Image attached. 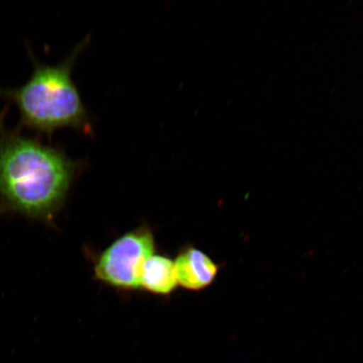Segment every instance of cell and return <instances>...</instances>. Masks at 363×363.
<instances>
[{
    "instance_id": "cell-1",
    "label": "cell",
    "mask_w": 363,
    "mask_h": 363,
    "mask_svg": "<svg viewBox=\"0 0 363 363\" xmlns=\"http://www.w3.org/2000/svg\"><path fill=\"white\" fill-rule=\"evenodd\" d=\"M0 112V210L52 223L65 203L79 163L60 147L11 129Z\"/></svg>"
},
{
    "instance_id": "cell-2",
    "label": "cell",
    "mask_w": 363,
    "mask_h": 363,
    "mask_svg": "<svg viewBox=\"0 0 363 363\" xmlns=\"http://www.w3.org/2000/svg\"><path fill=\"white\" fill-rule=\"evenodd\" d=\"M89 42V38L82 40L57 65L40 62L28 47L33 65L30 78L17 89L0 88V97L15 104L19 111L17 128L49 138L66 127L92 134L88 112L72 79V67Z\"/></svg>"
},
{
    "instance_id": "cell-3",
    "label": "cell",
    "mask_w": 363,
    "mask_h": 363,
    "mask_svg": "<svg viewBox=\"0 0 363 363\" xmlns=\"http://www.w3.org/2000/svg\"><path fill=\"white\" fill-rule=\"evenodd\" d=\"M155 252L151 227L140 225L113 240L99 254L94 262V279L121 291L140 289L143 267Z\"/></svg>"
},
{
    "instance_id": "cell-5",
    "label": "cell",
    "mask_w": 363,
    "mask_h": 363,
    "mask_svg": "<svg viewBox=\"0 0 363 363\" xmlns=\"http://www.w3.org/2000/svg\"><path fill=\"white\" fill-rule=\"evenodd\" d=\"M178 285L174 261L170 257L155 253L145 262L140 289L158 296H169Z\"/></svg>"
},
{
    "instance_id": "cell-4",
    "label": "cell",
    "mask_w": 363,
    "mask_h": 363,
    "mask_svg": "<svg viewBox=\"0 0 363 363\" xmlns=\"http://www.w3.org/2000/svg\"><path fill=\"white\" fill-rule=\"evenodd\" d=\"M174 264L178 284L195 292L214 284L220 270V266L206 252L189 245L180 250Z\"/></svg>"
}]
</instances>
